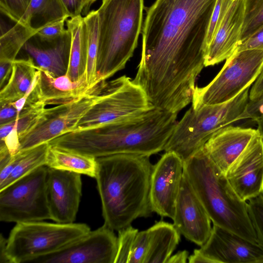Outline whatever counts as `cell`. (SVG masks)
Wrapping results in <instances>:
<instances>
[{"mask_svg":"<svg viewBox=\"0 0 263 263\" xmlns=\"http://www.w3.org/2000/svg\"><path fill=\"white\" fill-rule=\"evenodd\" d=\"M216 1L156 0L146 8L133 81L155 107L178 114L192 101Z\"/></svg>","mask_w":263,"mask_h":263,"instance_id":"obj_1","label":"cell"},{"mask_svg":"<svg viewBox=\"0 0 263 263\" xmlns=\"http://www.w3.org/2000/svg\"><path fill=\"white\" fill-rule=\"evenodd\" d=\"M177 116L153 107L126 119L67 133L49 143L96 158L121 154L151 156L164 150Z\"/></svg>","mask_w":263,"mask_h":263,"instance_id":"obj_2","label":"cell"},{"mask_svg":"<svg viewBox=\"0 0 263 263\" xmlns=\"http://www.w3.org/2000/svg\"><path fill=\"white\" fill-rule=\"evenodd\" d=\"M149 156L121 154L97 158L95 179L104 224L119 231L136 219L150 217Z\"/></svg>","mask_w":263,"mask_h":263,"instance_id":"obj_3","label":"cell"},{"mask_svg":"<svg viewBox=\"0 0 263 263\" xmlns=\"http://www.w3.org/2000/svg\"><path fill=\"white\" fill-rule=\"evenodd\" d=\"M183 164V172L213 224L257 242L247 202L238 197L204 146Z\"/></svg>","mask_w":263,"mask_h":263,"instance_id":"obj_4","label":"cell"},{"mask_svg":"<svg viewBox=\"0 0 263 263\" xmlns=\"http://www.w3.org/2000/svg\"><path fill=\"white\" fill-rule=\"evenodd\" d=\"M144 0H103L97 10L98 47L96 83L124 68L143 26Z\"/></svg>","mask_w":263,"mask_h":263,"instance_id":"obj_5","label":"cell"},{"mask_svg":"<svg viewBox=\"0 0 263 263\" xmlns=\"http://www.w3.org/2000/svg\"><path fill=\"white\" fill-rule=\"evenodd\" d=\"M250 87L224 103L191 106L177 122L165 146L183 162L201 149L220 129L241 120L249 100Z\"/></svg>","mask_w":263,"mask_h":263,"instance_id":"obj_6","label":"cell"},{"mask_svg":"<svg viewBox=\"0 0 263 263\" xmlns=\"http://www.w3.org/2000/svg\"><path fill=\"white\" fill-rule=\"evenodd\" d=\"M90 231L88 225L81 223H16L7 238V255L11 263L31 262L58 251Z\"/></svg>","mask_w":263,"mask_h":263,"instance_id":"obj_7","label":"cell"},{"mask_svg":"<svg viewBox=\"0 0 263 263\" xmlns=\"http://www.w3.org/2000/svg\"><path fill=\"white\" fill-rule=\"evenodd\" d=\"M153 107L144 90L129 77L123 76L111 81H103L100 98L72 131L126 119Z\"/></svg>","mask_w":263,"mask_h":263,"instance_id":"obj_8","label":"cell"},{"mask_svg":"<svg viewBox=\"0 0 263 263\" xmlns=\"http://www.w3.org/2000/svg\"><path fill=\"white\" fill-rule=\"evenodd\" d=\"M262 68L263 50L235 51L209 84L196 86L192 106L220 104L232 100L255 81Z\"/></svg>","mask_w":263,"mask_h":263,"instance_id":"obj_9","label":"cell"},{"mask_svg":"<svg viewBox=\"0 0 263 263\" xmlns=\"http://www.w3.org/2000/svg\"><path fill=\"white\" fill-rule=\"evenodd\" d=\"M48 167H39L0 190V221L26 222L50 219L46 183Z\"/></svg>","mask_w":263,"mask_h":263,"instance_id":"obj_10","label":"cell"},{"mask_svg":"<svg viewBox=\"0 0 263 263\" xmlns=\"http://www.w3.org/2000/svg\"><path fill=\"white\" fill-rule=\"evenodd\" d=\"M101 85L102 83L76 101L45 108L34 126L19 139V152L49 142L72 131L81 118L100 98Z\"/></svg>","mask_w":263,"mask_h":263,"instance_id":"obj_11","label":"cell"},{"mask_svg":"<svg viewBox=\"0 0 263 263\" xmlns=\"http://www.w3.org/2000/svg\"><path fill=\"white\" fill-rule=\"evenodd\" d=\"M114 231L104 224L58 251L31 262L115 263L118 240Z\"/></svg>","mask_w":263,"mask_h":263,"instance_id":"obj_12","label":"cell"},{"mask_svg":"<svg viewBox=\"0 0 263 263\" xmlns=\"http://www.w3.org/2000/svg\"><path fill=\"white\" fill-rule=\"evenodd\" d=\"M183 161L176 153L165 152L154 165L150 199L154 212L174 219L183 173Z\"/></svg>","mask_w":263,"mask_h":263,"instance_id":"obj_13","label":"cell"},{"mask_svg":"<svg viewBox=\"0 0 263 263\" xmlns=\"http://www.w3.org/2000/svg\"><path fill=\"white\" fill-rule=\"evenodd\" d=\"M225 175L243 201L263 194V138L258 131Z\"/></svg>","mask_w":263,"mask_h":263,"instance_id":"obj_14","label":"cell"},{"mask_svg":"<svg viewBox=\"0 0 263 263\" xmlns=\"http://www.w3.org/2000/svg\"><path fill=\"white\" fill-rule=\"evenodd\" d=\"M81 176L48 167L46 192L51 220L62 223L74 222L82 196Z\"/></svg>","mask_w":263,"mask_h":263,"instance_id":"obj_15","label":"cell"},{"mask_svg":"<svg viewBox=\"0 0 263 263\" xmlns=\"http://www.w3.org/2000/svg\"><path fill=\"white\" fill-rule=\"evenodd\" d=\"M173 220L180 234L200 247L210 236L211 220L184 172Z\"/></svg>","mask_w":263,"mask_h":263,"instance_id":"obj_16","label":"cell"},{"mask_svg":"<svg viewBox=\"0 0 263 263\" xmlns=\"http://www.w3.org/2000/svg\"><path fill=\"white\" fill-rule=\"evenodd\" d=\"M199 250L212 263H263L261 245L215 224Z\"/></svg>","mask_w":263,"mask_h":263,"instance_id":"obj_17","label":"cell"},{"mask_svg":"<svg viewBox=\"0 0 263 263\" xmlns=\"http://www.w3.org/2000/svg\"><path fill=\"white\" fill-rule=\"evenodd\" d=\"M245 12L244 0H232L212 41L208 46L204 67L226 60L240 41Z\"/></svg>","mask_w":263,"mask_h":263,"instance_id":"obj_18","label":"cell"},{"mask_svg":"<svg viewBox=\"0 0 263 263\" xmlns=\"http://www.w3.org/2000/svg\"><path fill=\"white\" fill-rule=\"evenodd\" d=\"M257 132V129L229 125L214 133L204 148L213 162L225 175Z\"/></svg>","mask_w":263,"mask_h":263,"instance_id":"obj_19","label":"cell"},{"mask_svg":"<svg viewBox=\"0 0 263 263\" xmlns=\"http://www.w3.org/2000/svg\"><path fill=\"white\" fill-rule=\"evenodd\" d=\"M38 79L36 86L40 101L47 105H59L76 101L90 92L86 73L77 81L66 74L54 77L37 66Z\"/></svg>","mask_w":263,"mask_h":263,"instance_id":"obj_20","label":"cell"},{"mask_svg":"<svg viewBox=\"0 0 263 263\" xmlns=\"http://www.w3.org/2000/svg\"><path fill=\"white\" fill-rule=\"evenodd\" d=\"M44 43L46 45L45 47L40 46L29 40L23 49L32 58L39 67L47 70L52 76L60 77L66 74L71 44L69 30L58 39Z\"/></svg>","mask_w":263,"mask_h":263,"instance_id":"obj_21","label":"cell"},{"mask_svg":"<svg viewBox=\"0 0 263 263\" xmlns=\"http://www.w3.org/2000/svg\"><path fill=\"white\" fill-rule=\"evenodd\" d=\"M71 34V44L66 74L77 81L86 73L88 62V31L84 17L81 15L66 21Z\"/></svg>","mask_w":263,"mask_h":263,"instance_id":"obj_22","label":"cell"},{"mask_svg":"<svg viewBox=\"0 0 263 263\" xmlns=\"http://www.w3.org/2000/svg\"><path fill=\"white\" fill-rule=\"evenodd\" d=\"M148 248L144 263H166L179 244L180 234L174 225L164 221L148 229Z\"/></svg>","mask_w":263,"mask_h":263,"instance_id":"obj_23","label":"cell"},{"mask_svg":"<svg viewBox=\"0 0 263 263\" xmlns=\"http://www.w3.org/2000/svg\"><path fill=\"white\" fill-rule=\"evenodd\" d=\"M35 64L30 56L13 61L8 81L0 91V104L14 102L27 94L37 77Z\"/></svg>","mask_w":263,"mask_h":263,"instance_id":"obj_24","label":"cell"},{"mask_svg":"<svg viewBox=\"0 0 263 263\" xmlns=\"http://www.w3.org/2000/svg\"><path fill=\"white\" fill-rule=\"evenodd\" d=\"M46 165L95 178L97 163L93 157L50 145Z\"/></svg>","mask_w":263,"mask_h":263,"instance_id":"obj_25","label":"cell"},{"mask_svg":"<svg viewBox=\"0 0 263 263\" xmlns=\"http://www.w3.org/2000/svg\"><path fill=\"white\" fill-rule=\"evenodd\" d=\"M69 16L61 0H31L18 22L39 31Z\"/></svg>","mask_w":263,"mask_h":263,"instance_id":"obj_26","label":"cell"},{"mask_svg":"<svg viewBox=\"0 0 263 263\" xmlns=\"http://www.w3.org/2000/svg\"><path fill=\"white\" fill-rule=\"evenodd\" d=\"M49 146V142H46L18 152L17 163L9 178L0 186V190L39 167L46 165Z\"/></svg>","mask_w":263,"mask_h":263,"instance_id":"obj_27","label":"cell"},{"mask_svg":"<svg viewBox=\"0 0 263 263\" xmlns=\"http://www.w3.org/2000/svg\"><path fill=\"white\" fill-rule=\"evenodd\" d=\"M37 32L17 22L8 30L2 33L0 37V62H13L25 43Z\"/></svg>","mask_w":263,"mask_h":263,"instance_id":"obj_28","label":"cell"},{"mask_svg":"<svg viewBox=\"0 0 263 263\" xmlns=\"http://www.w3.org/2000/svg\"><path fill=\"white\" fill-rule=\"evenodd\" d=\"M46 105L39 102L25 107L15 120L0 125V139L4 140L12 129H15L19 139L28 133L36 124L45 109Z\"/></svg>","mask_w":263,"mask_h":263,"instance_id":"obj_29","label":"cell"},{"mask_svg":"<svg viewBox=\"0 0 263 263\" xmlns=\"http://www.w3.org/2000/svg\"><path fill=\"white\" fill-rule=\"evenodd\" d=\"M84 17L88 31V48L86 76L88 85L92 88L97 85L96 83V61L98 47L97 10L90 11Z\"/></svg>","mask_w":263,"mask_h":263,"instance_id":"obj_30","label":"cell"},{"mask_svg":"<svg viewBox=\"0 0 263 263\" xmlns=\"http://www.w3.org/2000/svg\"><path fill=\"white\" fill-rule=\"evenodd\" d=\"M245 12L240 41L253 34L263 25V0H244Z\"/></svg>","mask_w":263,"mask_h":263,"instance_id":"obj_31","label":"cell"},{"mask_svg":"<svg viewBox=\"0 0 263 263\" xmlns=\"http://www.w3.org/2000/svg\"><path fill=\"white\" fill-rule=\"evenodd\" d=\"M138 232L131 226L118 231V247L115 263H128L133 242Z\"/></svg>","mask_w":263,"mask_h":263,"instance_id":"obj_32","label":"cell"},{"mask_svg":"<svg viewBox=\"0 0 263 263\" xmlns=\"http://www.w3.org/2000/svg\"><path fill=\"white\" fill-rule=\"evenodd\" d=\"M247 202L257 243L263 247V194Z\"/></svg>","mask_w":263,"mask_h":263,"instance_id":"obj_33","label":"cell"},{"mask_svg":"<svg viewBox=\"0 0 263 263\" xmlns=\"http://www.w3.org/2000/svg\"><path fill=\"white\" fill-rule=\"evenodd\" d=\"M231 1L232 0L216 1L208 28L206 41V49L216 33Z\"/></svg>","mask_w":263,"mask_h":263,"instance_id":"obj_34","label":"cell"},{"mask_svg":"<svg viewBox=\"0 0 263 263\" xmlns=\"http://www.w3.org/2000/svg\"><path fill=\"white\" fill-rule=\"evenodd\" d=\"M148 244V229L138 232L133 242L128 263H144Z\"/></svg>","mask_w":263,"mask_h":263,"instance_id":"obj_35","label":"cell"},{"mask_svg":"<svg viewBox=\"0 0 263 263\" xmlns=\"http://www.w3.org/2000/svg\"><path fill=\"white\" fill-rule=\"evenodd\" d=\"M31 0H0L1 11L15 23L20 21Z\"/></svg>","mask_w":263,"mask_h":263,"instance_id":"obj_36","label":"cell"},{"mask_svg":"<svg viewBox=\"0 0 263 263\" xmlns=\"http://www.w3.org/2000/svg\"><path fill=\"white\" fill-rule=\"evenodd\" d=\"M67 19H63L44 27L34 36L42 43H49L58 39L68 31L64 28Z\"/></svg>","mask_w":263,"mask_h":263,"instance_id":"obj_37","label":"cell"},{"mask_svg":"<svg viewBox=\"0 0 263 263\" xmlns=\"http://www.w3.org/2000/svg\"><path fill=\"white\" fill-rule=\"evenodd\" d=\"M248 49L263 50V25L248 37L240 41L235 51Z\"/></svg>","mask_w":263,"mask_h":263,"instance_id":"obj_38","label":"cell"},{"mask_svg":"<svg viewBox=\"0 0 263 263\" xmlns=\"http://www.w3.org/2000/svg\"><path fill=\"white\" fill-rule=\"evenodd\" d=\"M69 17L72 18L81 15L82 11L88 10L94 3L93 0H61Z\"/></svg>","mask_w":263,"mask_h":263,"instance_id":"obj_39","label":"cell"},{"mask_svg":"<svg viewBox=\"0 0 263 263\" xmlns=\"http://www.w3.org/2000/svg\"><path fill=\"white\" fill-rule=\"evenodd\" d=\"M263 117V95L256 99L249 100L241 116V120L251 119L256 121Z\"/></svg>","mask_w":263,"mask_h":263,"instance_id":"obj_40","label":"cell"},{"mask_svg":"<svg viewBox=\"0 0 263 263\" xmlns=\"http://www.w3.org/2000/svg\"><path fill=\"white\" fill-rule=\"evenodd\" d=\"M0 125L11 122L18 117V114L12 103L0 104Z\"/></svg>","mask_w":263,"mask_h":263,"instance_id":"obj_41","label":"cell"},{"mask_svg":"<svg viewBox=\"0 0 263 263\" xmlns=\"http://www.w3.org/2000/svg\"><path fill=\"white\" fill-rule=\"evenodd\" d=\"M263 95V68L251 87L249 92V100L258 98Z\"/></svg>","mask_w":263,"mask_h":263,"instance_id":"obj_42","label":"cell"},{"mask_svg":"<svg viewBox=\"0 0 263 263\" xmlns=\"http://www.w3.org/2000/svg\"><path fill=\"white\" fill-rule=\"evenodd\" d=\"M13 62H0V88L7 84L11 73Z\"/></svg>","mask_w":263,"mask_h":263,"instance_id":"obj_43","label":"cell"},{"mask_svg":"<svg viewBox=\"0 0 263 263\" xmlns=\"http://www.w3.org/2000/svg\"><path fill=\"white\" fill-rule=\"evenodd\" d=\"M190 263L210 262L212 261L206 257L199 249H195L193 254L188 258Z\"/></svg>","mask_w":263,"mask_h":263,"instance_id":"obj_44","label":"cell"},{"mask_svg":"<svg viewBox=\"0 0 263 263\" xmlns=\"http://www.w3.org/2000/svg\"><path fill=\"white\" fill-rule=\"evenodd\" d=\"M7 239L0 235V263H11L7 253Z\"/></svg>","mask_w":263,"mask_h":263,"instance_id":"obj_45","label":"cell"},{"mask_svg":"<svg viewBox=\"0 0 263 263\" xmlns=\"http://www.w3.org/2000/svg\"><path fill=\"white\" fill-rule=\"evenodd\" d=\"M188 258L189 252L187 251H180L171 256L166 263H185Z\"/></svg>","mask_w":263,"mask_h":263,"instance_id":"obj_46","label":"cell"},{"mask_svg":"<svg viewBox=\"0 0 263 263\" xmlns=\"http://www.w3.org/2000/svg\"><path fill=\"white\" fill-rule=\"evenodd\" d=\"M257 124V130L263 138V117L255 121Z\"/></svg>","mask_w":263,"mask_h":263,"instance_id":"obj_47","label":"cell"},{"mask_svg":"<svg viewBox=\"0 0 263 263\" xmlns=\"http://www.w3.org/2000/svg\"><path fill=\"white\" fill-rule=\"evenodd\" d=\"M93 1H94V2H95V1H96V0H93ZM102 1H103V0H102Z\"/></svg>","mask_w":263,"mask_h":263,"instance_id":"obj_48","label":"cell"}]
</instances>
